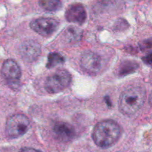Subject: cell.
<instances>
[{
    "mask_svg": "<svg viewBox=\"0 0 152 152\" xmlns=\"http://www.w3.org/2000/svg\"><path fill=\"white\" fill-rule=\"evenodd\" d=\"M87 13L84 6L81 4H71L67 9L65 18L70 22L82 25L86 21Z\"/></svg>",
    "mask_w": 152,
    "mask_h": 152,
    "instance_id": "obj_10",
    "label": "cell"
},
{
    "mask_svg": "<svg viewBox=\"0 0 152 152\" xmlns=\"http://www.w3.org/2000/svg\"><path fill=\"white\" fill-rule=\"evenodd\" d=\"M138 68V63L132 61H126L121 63L118 68V74L120 75H126L131 74L137 70Z\"/></svg>",
    "mask_w": 152,
    "mask_h": 152,
    "instance_id": "obj_11",
    "label": "cell"
},
{
    "mask_svg": "<svg viewBox=\"0 0 152 152\" xmlns=\"http://www.w3.org/2000/svg\"><path fill=\"white\" fill-rule=\"evenodd\" d=\"M65 37L70 41H77L81 37V31L75 27H69L65 32Z\"/></svg>",
    "mask_w": 152,
    "mask_h": 152,
    "instance_id": "obj_14",
    "label": "cell"
},
{
    "mask_svg": "<svg viewBox=\"0 0 152 152\" xmlns=\"http://www.w3.org/2000/svg\"><path fill=\"white\" fill-rule=\"evenodd\" d=\"M30 26L35 32L44 37L50 36L57 29L59 22L53 18H39L34 19L30 24Z\"/></svg>",
    "mask_w": 152,
    "mask_h": 152,
    "instance_id": "obj_5",
    "label": "cell"
},
{
    "mask_svg": "<svg viewBox=\"0 0 152 152\" xmlns=\"http://www.w3.org/2000/svg\"><path fill=\"white\" fill-rule=\"evenodd\" d=\"M71 81V74L65 69H59L48 77L45 88L49 93H57L68 87Z\"/></svg>",
    "mask_w": 152,
    "mask_h": 152,
    "instance_id": "obj_3",
    "label": "cell"
},
{
    "mask_svg": "<svg viewBox=\"0 0 152 152\" xmlns=\"http://www.w3.org/2000/svg\"><path fill=\"white\" fill-rule=\"evenodd\" d=\"M39 4L44 10L50 12L57 11L62 7L60 0H39Z\"/></svg>",
    "mask_w": 152,
    "mask_h": 152,
    "instance_id": "obj_12",
    "label": "cell"
},
{
    "mask_svg": "<svg viewBox=\"0 0 152 152\" xmlns=\"http://www.w3.org/2000/svg\"><path fill=\"white\" fill-rule=\"evenodd\" d=\"M30 122L23 114H14L10 116L6 122V133L10 138H17L24 135L28 131Z\"/></svg>",
    "mask_w": 152,
    "mask_h": 152,
    "instance_id": "obj_4",
    "label": "cell"
},
{
    "mask_svg": "<svg viewBox=\"0 0 152 152\" xmlns=\"http://www.w3.org/2000/svg\"><path fill=\"white\" fill-rule=\"evenodd\" d=\"M1 72L4 78L10 84H17L20 80L22 72L17 63L13 60L8 59L4 62Z\"/></svg>",
    "mask_w": 152,
    "mask_h": 152,
    "instance_id": "obj_7",
    "label": "cell"
},
{
    "mask_svg": "<svg viewBox=\"0 0 152 152\" xmlns=\"http://www.w3.org/2000/svg\"><path fill=\"white\" fill-rule=\"evenodd\" d=\"M142 61L145 63H146L147 65L151 66H152V52L148 54L147 55H145V57L142 58Z\"/></svg>",
    "mask_w": 152,
    "mask_h": 152,
    "instance_id": "obj_16",
    "label": "cell"
},
{
    "mask_svg": "<svg viewBox=\"0 0 152 152\" xmlns=\"http://www.w3.org/2000/svg\"><path fill=\"white\" fill-rule=\"evenodd\" d=\"M139 47L141 50H146L152 48V37L145 39L139 43Z\"/></svg>",
    "mask_w": 152,
    "mask_h": 152,
    "instance_id": "obj_15",
    "label": "cell"
},
{
    "mask_svg": "<svg viewBox=\"0 0 152 152\" xmlns=\"http://www.w3.org/2000/svg\"><path fill=\"white\" fill-rule=\"evenodd\" d=\"M55 136L62 142H69L74 138L76 135L75 129L70 124L63 122H56L53 128Z\"/></svg>",
    "mask_w": 152,
    "mask_h": 152,
    "instance_id": "obj_9",
    "label": "cell"
},
{
    "mask_svg": "<svg viewBox=\"0 0 152 152\" xmlns=\"http://www.w3.org/2000/svg\"><path fill=\"white\" fill-rule=\"evenodd\" d=\"M19 152H42L37 149L32 148H23L19 151Z\"/></svg>",
    "mask_w": 152,
    "mask_h": 152,
    "instance_id": "obj_17",
    "label": "cell"
},
{
    "mask_svg": "<svg viewBox=\"0 0 152 152\" xmlns=\"http://www.w3.org/2000/svg\"><path fill=\"white\" fill-rule=\"evenodd\" d=\"M64 62H65V58L60 54L56 53V52H52V53L49 54L46 66L48 69H50L56 66L58 64L63 63Z\"/></svg>",
    "mask_w": 152,
    "mask_h": 152,
    "instance_id": "obj_13",
    "label": "cell"
},
{
    "mask_svg": "<svg viewBox=\"0 0 152 152\" xmlns=\"http://www.w3.org/2000/svg\"><path fill=\"white\" fill-rule=\"evenodd\" d=\"M19 52L22 59L26 62L31 63L39 58L41 54V47L36 40H27L20 45Z\"/></svg>",
    "mask_w": 152,
    "mask_h": 152,
    "instance_id": "obj_8",
    "label": "cell"
},
{
    "mask_svg": "<svg viewBox=\"0 0 152 152\" xmlns=\"http://www.w3.org/2000/svg\"><path fill=\"white\" fill-rule=\"evenodd\" d=\"M121 134L120 125L113 120H104L99 122L93 131V139L97 146L108 148L119 139Z\"/></svg>",
    "mask_w": 152,
    "mask_h": 152,
    "instance_id": "obj_2",
    "label": "cell"
},
{
    "mask_svg": "<svg viewBox=\"0 0 152 152\" xmlns=\"http://www.w3.org/2000/svg\"><path fill=\"white\" fill-rule=\"evenodd\" d=\"M80 63L85 71L89 74L95 75L100 71L102 67V59L94 52H86L82 55Z\"/></svg>",
    "mask_w": 152,
    "mask_h": 152,
    "instance_id": "obj_6",
    "label": "cell"
},
{
    "mask_svg": "<svg viewBox=\"0 0 152 152\" xmlns=\"http://www.w3.org/2000/svg\"><path fill=\"white\" fill-rule=\"evenodd\" d=\"M145 100V89L140 85H132L121 93L119 107L122 113L132 116L143 105Z\"/></svg>",
    "mask_w": 152,
    "mask_h": 152,
    "instance_id": "obj_1",
    "label": "cell"
},
{
    "mask_svg": "<svg viewBox=\"0 0 152 152\" xmlns=\"http://www.w3.org/2000/svg\"><path fill=\"white\" fill-rule=\"evenodd\" d=\"M148 100H149V103H150V104H152V91H151V93H150L149 98H148Z\"/></svg>",
    "mask_w": 152,
    "mask_h": 152,
    "instance_id": "obj_18",
    "label": "cell"
}]
</instances>
